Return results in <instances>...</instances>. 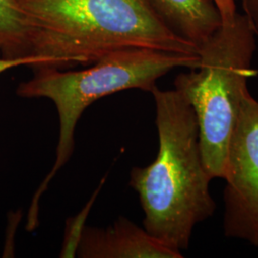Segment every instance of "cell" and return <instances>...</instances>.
Returning <instances> with one entry per match:
<instances>
[{
	"mask_svg": "<svg viewBox=\"0 0 258 258\" xmlns=\"http://www.w3.org/2000/svg\"><path fill=\"white\" fill-rule=\"evenodd\" d=\"M53 63V59L46 56L41 55H27L22 57H16V58H8L3 57L0 55V74L18 66L28 65L34 68L40 67V66H49Z\"/></svg>",
	"mask_w": 258,
	"mask_h": 258,
	"instance_id": "obj_10",
	"label": "cell"
},
{
	"mask_svg": "<svg viewBox=\"0 0 258 258\" xmlns=\"http://www.w3.org/2000/svg\"><path fill=\"white\" fill-rule=\"evenodd\" d=\"M106 177H103L101 183L98 185L97 189L90 196V199L77 215L70 217L66 221L65 226L64 237L61 245V249L59 252V257L74 258L77 257V250L80 244V241L83 235V230L86 227V220L88 215L92 210L93 205L96 202L97 197L100 194L101 189L105 183Z\"/></svg>",
	"mask_w": 258,
	"mask_h": 258,
	"instance_id": "obj_9",
	"label": "cell"
},
{
	"mask_svg": "<svg viewBox=\"0 0 258 258\" xmlns=\"http://www.w3.org/2000/svg\"><path fill=\"white\" fill-rule=\"evenodd\" d=\"M177 36L199 48L221 25L219 10L212 0H147Z\"/></svg>",
	"mask_w": 258,
	"mask_h": 258,
	"instance_id": "obj_7",
	"label": "cell"
},
{
	"mask_svg": "<svg viewBox=\"0 0 258 258\" xmlns=\"http://www.w3.org/2000/svg\"><path fill=\"white\" fill-rule=\"evenodd\" d=\"M245 16L249 19L254 32L258 34V0H242Z\"/></svg>",
	"mask_w": 258,
	"mask_h": 258,
	"instance_id": "obj_12",
	"label": "cell"
},
{
	"mask_svg": "<svg viewBox=\"0 0 258 258\" xmlns=\"http://www.w3.org/2000/svg\"><path fill=\"white\" fill-rule=\"evenodd\" d=\"M32 26V55L55 68L90 65L115 51L148 48L198 55L147 0H19Z\"/></svg>",
	"mask_w": 258,
	"mask_h": 258,
	"instance_id": "obj_2",
	"label": "cell"
},
{
	"mask_svg": "<svg viewBox=\"0 0 258 258\" xmlns=\"http://www.w3.org/2000/svg\"><path fill=\"white\" fill-rule=\"evenodd\" d=\"M219 10L222 22H229L234 18L236 11V0H212Z\"/></svg>",
	"mask_w": 258,
	"mask_h": 258,
	"instance_id": "obj_11",
	"label": "cell"
},
{
	"mask_svg": "<svg viewBox=\"0 0 258 258\" xmlns=\"http://www.w3.org/2000/svg\"><path fill=\"white\" fill-rule=\"evenodd\" d=\"M199 62V54L126 48L102 56L81 71L37 67L33 78L19 83L17 88L19 97L51 100L59 120L55 162L34 194L28 212L27 231H33L38 227L40 199L57 172L73 155L76 126L88 106L103 97L128 89L151 93L163 76L175 68L195 69Z\"/></svg>",
	"mask_w": 258,
	"mask_h": 258,
	"instance_id": "obj_3",
	"label": "cell"
},
{
	"mask_svg": "<svg viewBox=\"0 0 258 258\" xmlns=\"http://www.w3.org/2000/svg\"><path fill=\"white\" fill-rule=\"evenodd\" d=\"M0 55H32V26L19 0H0Z\"/></svg>",
	"mask_w": 258,
	"mask_h": 258,
	"instance_id": "obj_8",
	"label": "cell"
},
{
	"mask_svg": "<svg viewBox=\"0 0 258 258\" xmlns=\"http://www.w3.org/2000/svg\"><path fill=\"white\" fill-rule=\"evenodd\" d=\"M77 256L81 258H182L181 250L167 246L145 229L120 216L101 229L86 226Z\"/></svg>",
	"mask_w": 258,
	"mask_h": 258,
	"instance_id": "obj_6",
	"label": "cell"
},
{
	"mask_svg": "<svg viewBox=\"0 0 258 258\" xmlns=\"http://www.w3.org/2000/svg\"><path fill=\"white\" fill-rule=\"evenodd\" d=\"M159 149L145 167H133L129 185L145 213L144 228L167 246L188 249L196 225L212 217L216 204L204 164L199 125L192 106L174 90L155 87Z\"/></svg>",
	"mask_w": 258,
	"mask_h": 258,
	"instance_id": "obj_1",
	"label": "cell"
},
{
	"mask_svg": "<svg viewBox=\"0 0 258 258\" xmlns=\"http://www.w3.org/2000/svg\"><path fill=\"white\" fill-rule=\"evenodd\" d=\"M256 33L236 13L198 48L199 66L176 77L174 86L192 106L204 164L212 179L225 177L228 148L239 118L252 68Z\"/></svg>",
	"mask_w": 258,
	"mask_h": 258,
	"instance_id": "obj_4",
	"label": "cell"
},
{
	"mask_svg": "<svg viewBox=\"0 0 258 258\" xmlns=\"http://www.w3.org/2000/svg\"><path fill=\"white\" fill-rule=\"evenodd\" d=\"M224 232L258 247V101L244 97L228 148Z\"/></svg>",
	"mask_w": 258,
	"mask_h": 258,
	"instance_id": "obj_5",
	"label": "cell"
}]
</instances>
